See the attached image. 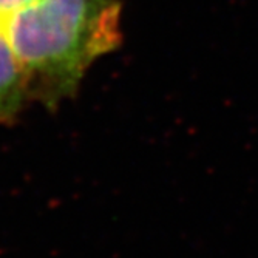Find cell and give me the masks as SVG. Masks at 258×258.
I'll return each mask as SVG.
<instances>
[{"instance_id":"6da1fadb","label":"cell","mask_w":258,"mask_h":258,"mask_svg":"<svg viewBox=\"0 0 258 258\" xmlns=\"http://www.w3.org/2000/svg\"><path fill=\"white\" fill-rule=\"evenodd\" d=\"M121 17V0H0V118L72 99Z\"/></svg>"}]
</instances>
